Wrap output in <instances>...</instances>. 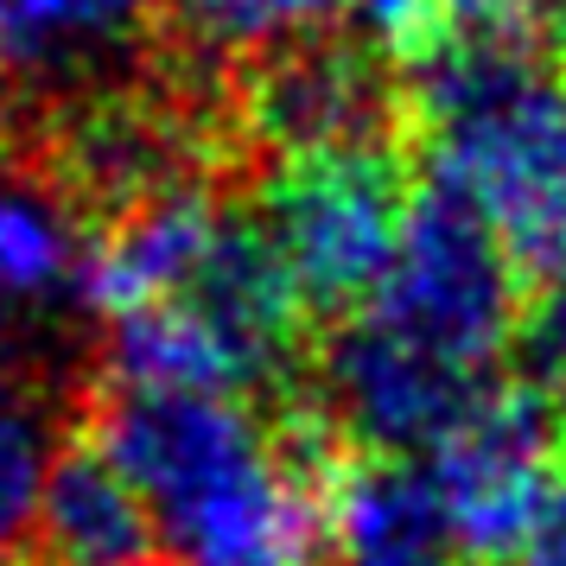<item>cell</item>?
<instances>
[{
    "instance_id": "obj_15",
    "label": "cell",
    "mask_w": 566,
    "mask_h": 566,
    "mask_svg": "<svg viewBox=\"0 0 566 566\" xmlns=\"http://www.w3.org/2000/svg\"><path fill=\"white\" fill-rule=\"evenodd\" d=\"M510 566H566V484H560V496H554V510L541 515V528L528 535V547H522Z\"/></svg>"
},
{
    "instance_id": "obj_13",
    "label": "cell",
    "mask_w": 566,
    "mask_h": 566,
    "mask_svg": "<svg viewBox=\"0 0 566 566\" xmlns=\"http://www.w3.org/2000/svg\"><path fill=\"white\" fill-rule=\"evenodd\" d=\"M57 464V433L27 382L0 376V560L39 528V496Z\"/></svg>"
},
{
    "instance_id": "obj_12",
    "label": "cell",
    "mask_w": 566,
    "mask_h": 566,
    "mask_svg": "<svg viewBox=\"0 0 566 566\" xmlns=\"http://www.w3.org/2000/svg\"><path fill=\"white\" fill-rule=\"evenodd\" d=\"M166 20L223 57H281L306 45L344 0H159Z\"/></svg>"
},
{
    "instance_id": "obj_6",
    "label": "cell",
    "mask_w": 566,
    "mask_h": 566,
    "mask_svg": "<svg viewBox=\"0 0 566 566\" xmlns=\"http://www.w3.org/2000/svg\"><path fill=\"white\" fill-rule=\"evenodd\" d=\"M255 134H268L286 159L344 154V147H382L388 83L376 64L344 45H293L268 57L255 77Z\"/></svg>"
},
{
    "instance_id": "obj_4",
    "label": "cell",
    "mask_w": 566,
    "mask_h": 566,
    "mask_svg": "<svg viewBox=\"0 0 566 566\" xmlns=\"http://www.w3.org/2000/svg\"><path fill=\"white\" fill-rule=\"evenodd\" d=\"M566 413L541 388L490 382L427 446V496L459 560H515L566 484Z\"/></svg>"
},
{
    "instance_id": "obj_2",
    "label": "cell",
    "mask_w": 566,
    "mask_h": 566,
    "mask_svg": "<svg viewBox=\"0 0 566 566\" xmlns=\"http://www.w3.org/2000/svg\"><path fill=\"white\" fill-rule=\"evenodd\" d=\"M433 185L478 210L503 255L566 286V71L547 64H413Z\"/></svg>"
},
{
    "instance_id": "obj_14",
    "label": "cell",
    "mask_w": 566,
    "mask_h": 566,
    "mask_svg": "<svg viewBox=\"0 0 566 566\" xmlns=\"http://www.w3.org/2000/svg\"><path fill=\"white\" fill-rule=\"evenodd\" d=\"M344 13L357 20V32L376 45V52L420 57V45L433 39L439 0H344Z\"/></svg>"
},
{
    "instance_id": "obj_5",
    "label": "cell",
    "mask_w": 566,
    "mask_h": 566,
    "mask_svg": "<svg viewBox=\"0 0 566 566\" xmlns=\"http://www.w3.org/2000/svg\"><path fill=\"white\" fill-rule=\"evenodd\" d=\"M408 205L388 147H344L281 159L255 223L274 242L300 306L357 312L395 261Z\"/></svg>"
},
{
    "instance_id": "obj_8",
    "label": "cell",
    "mask_w": 566,
    "mask_h": 566,
    "mask_svg": "<svg viewBox=\"0 0 566 566\" xmlns=\"http://www.w3.org/2000/svg\"><path fill=\"white\" fill-rule=\"evenodd\" d=\"M154 0H0V83L57 90L134 45Z\"/></svg>"
},
{
    "instance_id": "obj_1",
    "label": "cell",
    "mask_w": 566,
    "mask_h": 566,
    "mask_svg": "<svg viewBox=\"0 0 566 566\" xmlns=\"http://www.w3.org/2000/svg\"><path fill=\"white\" fill-rule=\"evenodd\" d=\"M96 452L140 490L166 566H318L332 541L312 446L242 395L108 388Z\"/></svg>"
},
{
    "instance_id": "obj_10",
    "label": "cell",
    "mask_w": 566,
    "mask_h": 566,
    "mask_svg": "<svg viewBox=\"0 0 566 566\" xmlns=\"http://www.w3.org/2000/svg\"><path fill=\"white\" fill-rule=\"evenodd\" d=\"M325 515H332V541L344 547V566H401L452 554L427 478L401 459H369L344 471L325 490Z\"/></svg>"
},
{
    "instance_id": "obj_3",
    "label": "cell",
    "mask_w": 566,
    "mask_h": 566,
    "mask_svg": "<svg viewBox=\"0 0 566 566\" xmlns=\"http://www.w3.org/2000/svg\"><path fill=\"white\" fill-rule=\"evenodd\" d=\"M522 268L503 255L478 210L427 185L408 205L395 261L376 293L350 312V325L420 363L427 376L484 395L490 369L522 337Z\"/></svg>"
},
{
    "instance_id": "obj_11",
    "label": "cell",
    "mask_w": 566,
    "mask_h": 566,
    "mask_svg": "<svg viewBox=\"0 0 566 566\" xmlns=\"http://www.w3.org/2000/svg\"><path fill=\"white\" fill-rule=\"evenodd\" d=\"M554 32H566V0H439L413 64H541Z\"/></svg>"
},
{
    "instance_id": "obj_17",
    "label": "cell",
    "mask_w": 566,
    "mask_h": 566,
    "mask_svg": "<svg viewBox=\"0 0 566 566\" xmlns=\"http://www.w3.org/2000/svg\"><path fill=\"white\" fill-rule=\"evenodd\" d=\"M401 566H471V560H459V554H427V560H401Z\"/></svg>"
},
{
    "instance_id": "obj_9",
    "label": "cell",
    "mask_w": 566,
    "mask_h": 566,
    "mask_svg": "<svg viewBox=\"0 0 566 566\" xmlns=\"http://www.w3.org/2000/svg\"><path fill=\"white\" fill-rule=\"evenodd\" d=\"M90 235L57 179L0 166V300L7 306H57L83 300Z\"/></svg>"
},
{
    "instance_id": "obj_16",
    "label": "cell",
    "mask_w": 566,
    "mask_h": 566,
    "mask_svg": "<svg viewBox=\"0 0 566 566\" xmlns=\"http://www.w3.org/2000/svg\"><path fill=\"white\" fill-rule=\"evenodd\" d=\"M7 312H13V306L0 300V376H7V350H13V332H7Z\"/></svg>"
},
{
    "instance_id": "obj_7",
    "label": "cell",
    "mask_w": 566,
    "mask_h": 566,
    "mask_svg": "<svg viewBox=\"0 0 566 566\" xmlns=\"http://www.w3.org/2000/svg\"><path fill=\"white\" fill-rule=\"evenodd\" d=\"M32 535H45L52 566H154L159 560L140 490L96 446L57 452Z\"/></svg>"
}]
</instances>
